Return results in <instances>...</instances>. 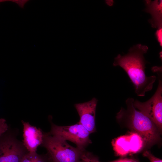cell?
<instances>
[{
	"label": "cell",
	"mask_w": 162,
	"mask_h": 162,
	"mask_svg": "<svg viewBox=\"0 0 162 162\" xmlns=\"http://www.w3.org/2000/svg\"><path fill=\"white\" fill-rule=\"evenodd\" d=\"M148 50L147 46L137 44L130 48L128 52L122 56L119 54L115 58L113 65L119 66L126 73L133 84L135 91L140 96L152 88L156 77L147 76L146 74V61L144 54Z\"/></svg>",
	"instance_id": "6da1fadb"
},
{
	"label": "cell",
	"mask_w": 162,
	"mask_h": 162,
	"mask_svg": "<svg viewBox=\"0 0 162 162\" xmlns=\"http://www.w3.org/2000/svg\"><path fill=\"white\" fill-rule=\"evenodd\" d=\"M134 100L128 98L126 101L127 109H123L117 114V117L126 119L130 127L141 136L148 145L158 142L161 134L155 124L133 106Z\"/></svg>",
	"instance_id": "7a4b0ae2"
},
{
	"label": "cell",
	"mask_w": 162,
	"mask_h": 162,
	"mask_svg": "<svg viewBox=\"0 0 162 162\" xmlns=\"http://www.w3.org/2000/svg\"><path fill=\"white\" fill-rule=\"evenodd\" d=\"M43 140L41 146L47 150L48 155L52 162H79L85 150L74 147L59 137L43 133Z\"/></svg>",
	"instance_id": "3957f363"
},
{
	"label": "cell",
	"mask_w": 162,
	"mask_h": 162,
	"mask_svg": "<svg viewBox=\"0 0 162 162\" xmlns=\"http://www.w3.org/2000/svg\"><path fill=\"white\" fill-rule=\"evenodd\" d=\"M158 75V83L154 94L148 100L141 102L134 100L133 106L136 109L149 118L156 125L161 133L162 129V73L160 67L152 69Z\"/></svg>",
	"instance_id": "277c9868"
},
{
	"label": "cell",
	"mask_w": 162,
	"mask_h": 162,
	"mask_svg": "<svg viewBox=\"0 0 162 162\" xmlns=\"http://www.w3.org/2000/svg\"><path fill=\"white\" fill-rule=\"evenodd\" d=\"M17 134L9 128L0 136V162H20L28 152Z\"/></svg>",
	"instance_id": "5b68a950"
},
{
	"label": "cell",
	"mask_w": 162,
	"mask_h": 162,
	"mask_svg": "<svg viewBox=\"0 0 162 162\" xmlns=\"http://www.w3.org/2000/svg\"><path fill=\"white\" fill-rule=\"evenodd\" d=\"M48 133L51 135L57 136L66 141H69L74 143L76 147L82 150L92 143L89 138L90 133L80 124L68 126H60L51 122V129Z\"/></svg>",
	"instance_id": "8992f818"
},
{
	"label": "cell",
	"mask_w": 162,
	"mask_h": 162,
	"mask_svg": "<svg viewBox=\"0 0 162 162\" xmlns=\"http://www.w3.org/2000/svg\"><path fill=\"white\" fill-rule=\"evenodd\" d=\"M98 100L95 98L82 103L75 104L74 106L79 116V123L81 124L90 134L96 131V111Z\"/></svg>",
	"instance_id": "52a82bcc"
},
{
	"label": "cell",
	"mask_w": 162,
	"mask_h": 162,
	"mask_svg": "<svg viewBox=\"0 0 162 162\" xmlns=\"http://www.w3.org/2000/svg\"><path fill=\"white\" fill-rule=\"evenodd\" d=\"M23 126V143L28 152L37 153V148L42 143L43 133L39 128L31 125L29 122L22 121Z\"/></svg>",
	"instance_id": "ba28073f"
},
{
	"label": "cell",
	"mask_w": 162,
	"mask_h": 162,
	"mask_svg": "<svg viewBox=\"0 0 162 162\" xmlns=\"http://www.w3.org/2000/svg\"><path fill=\"white\" fill-rule=\"evenodd\" d=\"M146 11L149 13L152 16L150 22L152 27L162 28V1L153 2L146 1Z\"/></svg>",
	"instance_id": "9c48e42d"
},
{
	"label": "cell",
	"mask_w": 162,
	"mask_h": 162,
	"mask_svg": "<svg viewBox=\"0 0 162 162\" xmlns=\"http://www.w3.org/2000/svg\"><path fill=\"white\" fill-rule=\"evenodd\" d=\"M98 160V159L93 156L90 153L86 152L79 162H97Z\"/></svg>",
	"instance_id": "30bf717a"
},
{
	"label": "cell",
	"mask_w": 162,
	"mask_h": 162,
	"mask_svg": "<svg viewBox=\"0 0 162 162\" xmlns=\"http://www.w3.org/2000/svg\"><path fill=\"white\" fill-rule=\"evenodd\" d=\"M33 162H50V158L48 154L42 155L36 153L34 155Z\"/></svg>",
	"instance_id": "8fae6325"
},
{
	"label": "cell",
	"mask_w": 162,
	"mask_h": 162,
	"mask_svg": "<svg viewBox=\"0 0 162 162\" xmlns=\"http://www.w3.org/2000/svg\"><path fill=\"white\" fill-rule=\"evenodd\" d=\"M143 155L148 158L150 162H162V160L154 156L149 151H145Z\"/></svg>",
	"instance_id": "7c38bea8"
},
{
	"label": "cell",
	"mask_w": 162,
	"mask_h": 162,
	"mask_svg": "<svg viewBox=\"0 0 162 162\" xmlns=\"http://www.w3.org/2000/svg\"><path fill=\"white\" fill-rule=\"evenodd\" d=\"M9 128L6 120L3 118H0V136L6 132Z\"/></svg>",
	"instance_id": "4fadbf2b"
},
{
	"label": "cell",
	"mask_w": 162,
	"mask_h": 162,
	"mask_svg": "<svg viewBox=\"0 0 162 162\" xmlns=\"http://www.w3.org/2000/svg\"><path fill=\"white\" fill-rule=\"evenodd\" d=\"M97 162H102L99 161L98 160ZM108 162H140L137 160L130 158H120L114 161Z\"/></svg>",
	"instance_id": "5bb4252c"
},
{
	"label": "cell",
	"mask_w": 162,
	"mask_h": 162,
	"mask_svg": "<svg viewBox=\"0 0 162 162\" xmlns=\"http://www.w3.org/2000/svg\"><path fill=\"white\" fill-rule=\"evenodd\" d=\"M162 28H158L155 33V35L156 38L159 42L160 45L162 46Z\"/></svg>",
	"instance_id": "9a60e30c"
},
{
	"label": "cell",
	"mask_w": 162,
	"mask_h": 162,
	"mask_svg": "<svg viewBox=\"0 0 162 162\" xmlns=\"http://www.w3.org/2000/svg\"><path fill=\"white\" fill-rule=\"evenodd\" d=\"M7 2H12L15 3L16 2V0H0V3Z\"/></svg>",
	"instance_id": "2e32d148"
},
{
	"label": "cell",
	"mask_w": 162,
	"mask_h": 162,
	"mask_svg": "<svg viewBox=\"0 0 162 162\" xmlns=\"http://www.w3.org/2000/svg\"><path fill=\"white\" fill-rule=\"evenodd\" d=\"M50 162H52L50 159Z\"/></svg>",
	"instance_id": "e0dca14e"
}]
</instances>
